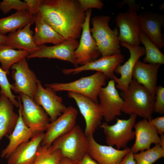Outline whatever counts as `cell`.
Returning <instances> with one entry per match:
<instances>
[{"mask_svg":"<svg viewBox=\"0 0 164 164\" xmlns=\"http://www.w3.org/2000/svg\"><path fill=\"white\" fill-rule=\"evenodd\" d=\"M123 2L127 4L128 8L126 12L119 13L115 18L116 24L119 29V40L130 46H139L140 31L137 12L140 6L133 0Z\"/></svg>","mask_w":164,"mask_h":164,"instance_id":"8992f818","label":"cell"},{"mask_svg":"<svg viewBox=\"0 0 164 164\" xmlns=\"http://www.w3.org/2000/svg\"><path fill=\"white\" fill-rule=\"evenodd\" d=\"M134 128L135 140L130 148L135 153L150 148L152 144H159L160 137L155 127L149 120L143 118L136 123Z\"/></svg>","mask_w":164,"mask_h":164,"instance_id":"ffe728a7","label":"cell"},{"mask_svg":"<svg viewBox=\"0 0 164 164\" xmlns=\"http://www.w3.org/2000/svg\"><path fill=\"white\" fill-rule=\"evenodd\" d=\"M140 31L159 49L164 46L162 28L164 23V15L146 12L138 15Z\"/></svg>","mask_w":164,"mask_h":164,"instance_id":"d6986e66","label":"cell"},{"mask_svg":"<svg viewBox=\"0 0 164 164\" xmlns=\"http://www.w3.org/2000/svg\"><path fill=\"white\" fill-rule=\"evenodd\" d=\"M92 12V9H90L85 12L86 19L83 26L79 45L73 53L76 67L78 65H84L101 56L90 32V22Z\"/></svg>","mask_w":164,"mask_h":164,"instance_id":"9c48e42d","label":"cell"},{"mask_svg":"<svg viewBox=\"0 0 164 164\" xmlns=\"http://www.w3.org/2000/svg\"><path fill=\"white\" fill-rule=\"evenodd\" d=\"M7 75L6 72L0 67V94H4L11 101L14 106L19 108V102L16 100V97L12 92L13 85L9 83Z\"/></svg>","mask_w":164,"mask_h":164,"instance_id":"1f68e13d","label":"cell"},{"mask_svg":"<svg viewBox=\"0 0 164 164\" xmlns=\"http://www.w3.org/2000/svg\"><path fill=\"white\" fill-rule=\"evenodd\" d=\"M140 43L144 46L145 56L143 62L145 63L163 64L164 55L157 46L143 33L140 31L139 35Z\"/></svg>","mask_w":164,"mask_h":164,"instance_id":"f1b7e54d","label":"cell"},{"mask_svg":"<svg viewBox=\"0 0 164 164\" xmlns=\"http://www.w3.org/2000/svg\"><path fill=\"white\" fill-rule=\"evenodd\" d=\"M135 164H153L164 157V150L159 144H156L152 148L133 153Z\"/></svg>","mask_w":164,"mask_h":164,"instance_id":"f546056e","label":"cell"},{"mask_svg":"<svg viewBox=\"0 0 164 164\" xmlns=\"http://www.w3.org/2000/svg\"><path fill=\"white\" fill-rule=\"evenodd\" d=\"M120 46L127 48L129 51L130 56L125 63L118 65L114 72L120 75L119 78L116 77L114 80L117 83L116 87L122 92L125 91L132 82V72L136 62L139 58L145 54L144 47L129 45L124 42H120Z\"/></svg>","mask_w":164,"mask_h":164,"instance_id":"e0dca14e","label":"cell"},{"mask_svg":"<svg viewBox=\"0 0 164 164\" xmlns=\"http://www.w3.org/2000/svg\"><path fill=\"white\" fill-rule=\"evenodd\" d=\"M42 0H25L28 9V11L34 16L39 12L40 6Z\"/></svg>","mask_w":164,"mask_h":164,"instance_id":"d590c367","label":"cell"},{"mask_svg":"<svg viewBox=\"0 0 164 164\" xmlns=\"http://www.w3.org/2000/svg\"><path fill=\"white\" fill-rule=\"evenodd\" d=\"M59 164H77L76 162L72 161L67 158L62 157Z\"/></svg>","mask_w":164,"mask_h":164,"instance_id":"ab89813d","label":"cell"},{"mask_svg":"<svg viewBox=\"0 0 164 164\" xmlns=\"http://www.w3.org/2000/svg\"><path fill=\"white\" fill-rule=\"evenodd\" d=\"M161 65L158 64L145 63L138 60L133 69L132 79L155 96L158 73Z\"/></svg>","mask_w":164,"mask_h":164,"instance_id":"7402d4cb","label":"cell"},{"mask_svg":"<svg viewBox=\"0 0 164 164\" xmlns=\"http://www.w3.org/2000/svg\"><path fill=\"white\" fill-rule=\"evenodd\" d=\"M163 4H162V5H160V6H159V9H162V10L164 8H163V7H164V6L163 5Z\"/></svg>","mask_w":164,"mask_h":164,"instance_id":"7bdbcfd3","label":"cell"},{"mask_svg":"<svg viewBox=\"0 0 164 164\" xmlns=\"http://www.w3.org/2000/svg\"><path fill=\"white\" fill-rule=\"evenodd\" d=\"M108 15H97L91 19L92 28L90 29L101 56L121 53L120 42L117 27L113 29L109 26L111 19Z\"/></svg>","mask_w":164,"mask_h":164,"instance_id":"3957f363","label":"cell"},{"mask_svg":"<svg viewBox=\"0 0 164 164\" xmlns=\"http://www.w3.org/2000/svg\"><path fill=\"white\" fill-rule=\"evenodd\" d=\"M149 121L155 127L158 134H164V116L152 118Z\"/></svg>","mask_w":164,"mask_h":164,"instance_id":"8d00e7d4","label":"cell"},{"mask_svg":"<svg viewBox=\"0 0 164 164\" xmlns=\"http://www.w3.org/2000/svg\"><path fill=\"white\" fill-rule=\"evenodd\" d=\"M34 16L28 10L16 11L11 15L0 19V34L4 35L24 27L33 21Z\"/></svg>","mask_w":164,"mask_h":164,"instance_id":"4316f807","label":"cell"},{"mask_svg":"<svg viewBox=\"0 0 164 164\" xmlns=\"http://www.w3.org/2000/svg\"><path fill=\"white\" fill-rule=\"evenodd\" d=\"M154 111L162 115L164 113V87L157 86L154 104Z\"/></svg>","mask_w":164,"mask_h":164,"instance_id":"836d02e7","label":"cell"},{"mask_svg":"<svg viewBox=\"0 0 164 164\" xmlns=\"http://www.w3.org/2000/svg\"><path fill=\"white\" fill-rule=\"evenodd\" d=\"M53 151H60L63 157L76 162L88 153V141L79 125L67 133L58 138L50 146Z\"/></svg>","mask_w":164,"mask_h":164,"instance_id":"277c9868","label":"cell"},{"mask_svg":"<svg viewBox=\"0 0 164 164\" xmlns=\"http://www.w3.org/2000/svg\"><path fill=\"white\" fill-rule=\"evenodd\" d=\"M87 137L88 153L98 164H119L131 151L130 148L127 147L121 150L111 146L101 145L95 141L93 135Z\"/></svg>","mask_w":164,"mask_h":164,"instance_id":"ac0fdd59","label":"cell"},{"mask_svg":"<svg viewBox=\"0 0 164 164\" xmlns=\"http://www.w3.org/2000/svg\"><path fill=\"white\" fill-rule=\"evenodd\" d=\"M39 13L65 40L80 37L86 13L78 0H42Z\"/></svg>","mask_w":164,"mask_h":164,"instance_id":"6da1fadb","label":"cell"},{"mask_svg":"<svg viewBox=\"0 0 164 164\" xmlns=\"http://www.w3.org/2000/svg\"><path fill=\"white\" fill-rule=\"evenodd\" d=\"M33 21L35 27L33 38L37 46L46 43L57 45L66 40L46 22L39 13L34 16Z\"/></svg>","mask_w":164,"mask_h":164,"instance_id":"d4e9b609","label":"cell"},{"mask_svg":"<svg viewBox=\"0 0 164 164\" xmlns=\"http://www.w3.org/2000/svg\"><path fill=\"white\" fill-rule=\"evenodd\" d=\"M124 56L121 54L101 56L100 58L80 67L72 69H64L62 73L65 75L75 74L83 71L95 70L102 73L107 78L114 80L116 67L121 64Z\"/></svg>","mask_w":164,"mask_h":164,"instance_id":"5bb4252c","label":"cell"},{"mask_svg":"<svg viewBox=\"0 0 164 164\" xmlns=\"http://www.w3.org/2000/svg\"><path fill=\"white\" fill-rule=\"evenodd\" d=\"M29 54L26 51L15 50L5 43L0 44V62L1 68L7 75L10 73L9 70L14 64L18 62Z\"/></svg>","mask_w":164,"mask_h":164,"instance_id":"83f0119b","label":"cell"},{"mask_svg":"<svg viewBox=\"0 0 164 164\" xmlns=\"http://www.w3.org/2000/svg\"><path fill=\"white\" fill-rule=\"evenodd\" d=\"M77 110L70 106L56 119L49 124L41 142L42 146H50L58 138L67 133L75 126Z\"/></svg>","mask_w":164,"mask_h":164,"instance_id":"8fae6325","label":"cell"},{"mask_svg":"<svg viewBox=\"0 0 164 164\" xmlns=\"http://www.w3.org/2000/svg\"><path fill=\"white\" fill-rule=\"evenodd\" d=\"M18 97L25 124L35 133L46 131L50 121L43 109L26 95L20 94Z\"/></svg>","mask_w":164,"mask_h":164,"instance_id":"ba28073f","label":"cell"},{"mask_svg":"<svg viewBox=\"0 0 164 164\" xmlns=\"http://www.w3.org/2000/svg\"><path fill=\"white\" fill-rule=\"evenodd\" d=\"M76 162L77 164H98L88 153L85 154L80 160Z\"/></svg>","mask_w":164,"mask_h":164,"instance_id":"74e56055","label":"cell"},{"mask_svg":"<svg viewBox=\"0 0 164 164\" xmlns=\"http://www.w3.org/2000/svg\"><path fill=\"white\" fill-rule=\"evenodd\" d=\"M133 154V153L131 151L124 157L119 164H135Z\"/></svg>","mask_w":164,"mask_h":164,"instance_id":"f35d334b","label":"cell"},{"mask_svg":"<svg viewBox=\"0 0 164 164\" xmlns=\"http://www.w3.org/2000/svg\"><path fill=\"white\" fill-rule=\"evenodd\" d=\"M120 96L124 101L121 112L135 114L149 121L152 118L155 96L143 86L133 80Z\"/></svg>","mask_w":164,"mask_h":164,"instance_id":"7a4b0ae2","label":"cell"},{"mask_svg":"<svg viewBox=\"0 0 164 164\" xmlns=\"http://www.w3.org/2000/svg\"><path fill=\"white\" fill-rule=\"evenodd\" d=\"M44 134L36 132L30 140L20 145L7 159V164H34Z\"/></svg>","mask_w":164,"mask_h":164,"instance_id":"44dd1931","label":"cell"},{"mask_svg":"<svg viewBox=\"0 0 164 164\" xmlns=\"http://www.w3.org/2000/svg\"><path fill=\"white\" fill-rule=\"evenodd\" d=\"M7 37V36L0 34V44L5 43Z\"/></svg>","mask_w":164,"mask_h":164,"instance_id":"b9f144b4","label":"cell"},{"mask_svg":"<svg viewBox=\"0 0 164 164\" xmlns=\"http://www.w3.org/2000/svg\"><path fill=\"white\" fill-rule=\"evenodd\" d=\"M63 157L61 152L58 150H52L50 147L39 146L37 156L34 164H59Z\"/></svg>","mask_w":164,"mask_h":164,"instance_id":"4dcf8cb0","label":"cell"},{"mask_svg":"<svg viewBox=\"0 0 164 164\" xmlns=\"http://www.w3.org/2000/svg\"><path fill=\"white\" fill-rule=\"evenodd\" d=\"M33 99L43 109L49 116L50 122L56 119L66 108L63 103L62 97L57 95L50 88H44L39 80Z\"/></svg>","mask_w":164,"mask_h":164,"instance_id":"9a60e30c","label":"cell"},{"mask_svg":"<svg viewBox=\"0 0 164 164\" xmlns=\"http://www.w3.org/2000/svg\"><path fill=\"white\" fill-rule=\"evenodd\" d=\"M34 23V21L32 22L23 27L10 33L7 36L5 43L14 49L26 51L29 54L38 51L39 47L34 42L33 32L30 29Z\"/></svg>","mask_w":164,"mask_h":164,"instance_id":"cb8c5ba5","label":"cell"},{"mask_svg":"<svg viewBox=\"0 0 164 164\" xmlns=\"http://www.w3.org/2000/svg\"><path fill=\"white\" fill-rule=\"evenodd\" d=\"M11 68L12 76L14 81L12 90L16 93L26 95L33 99L39 80L29 68L26 58L14 64Z\"/></svg>","mask_w":164,"mask_h":164,"instance_id":"7c38bea8","label":"cell"},{"mask_svg":"<svg viewBox=\"0 0 164 164\" xmlns=\"http://www.w3.org/2000/svg\"><path fill=\"white\" fill-rule=\"evenodd\" d=\"M137 116L132 114L127 119H117L116 123L112 125L105 122L101 124L99 127L103 130L108 145L115 146L118 150L126 148L129 142L135 138L133 128L136 123Z\"/></svg>","mask_w":164,"mask_h":164,"instance_id":"52a82bcc","label":"cell"},{"mask_svg":"<svg viewBox=\"0 0 164 164\" xmlns=\"http://www.w3.org/2000/svg\"><path fill=\"white\" fill-rule=\"evenodd\" d=\"M12 9L16 11L28 10L27 6L24 1L19 0H3L0 3V10L6 14Z\"/></svg>","mask_w":164,"mask_h":164,"instance_id":"d6a6232c","label":"cell"},{"mask_svg":"<svg viewBox=\"0 0 164 164\" xmlns=\"http://www.w3.org/2000/svg\"><path fill=\"white\" fill-rule=\"evenodd\" d=\"M79 42L77 39L66 40L63 43L52 46L45 45L39 46L37 51L29 54L28 59L35 58L56 59L66 61L77 67L73 58V53Z\"/></svg>","mask_w":164,"mask_h":164,"instance_id":"2e32d148","label":"cell"},{"mask_svg":"<svg viewBox=\"0 0 164 164\" xmlns=\"http://www.w3.org/2000/svg\"><path fill=\"white\" fill-rule=\"evenodd\" d=\"M160 141L159 145L164 150V134L160 135Z\"/></svg>","mask_w":164,"mask_h":164,"instance_id":"60d3db41","label":"cell"},{"mask_svg":"<svg viewBox=\"0 0 164 164\" xmlns=\"http://www.w3.org/2000/svg\"><path fill=\"white\" fill-rule=\"evenodd\" d=\"M68 96L76 102L86 123L84 133L88 137L93 135L101 124L103 114L99 103L80 94L69 92Z\"/></svg>","mask_w":164,"mask_h":164,"instance_id":"30bf717a","label":"cell"},{"mask_svg":"<svg viewBox=\"0 0 164 164\" xmlns=\"http://www.w3.org/2000/svg\"><path fill=\"white\" fill-rule=\"evenodd\" d=\"M80 5L84 12L92 9H101L104 4L100 0H78Z\"/></svg>","mask_w":164,"mask_h":164,"instance_id":"e575fe53","label":"cell"},{"mask_svg":"<svg viewBox=\"0 0 164 164\" xmlns=\"http://www.w3.org/2000/svg\"><path fill=\"white\" fill-rule=\"evenodd\" d=\"M19 118L16 125L11 133L7 136L8 145L1 152V158L7 159L9 155L22 143L29 141L36 133L27 126L22 120L21 109L19 105Z\"/></svg>","mask_w":164,"mask_h":164,"instance_id":"603a6c76","label":"cell"},{"mask_svg":"<svg viewBox=\"0 0 164 164\" xmlns=\"http://www.w3.org/2000/svg\"><path fill=\"white\" fill-rule=\"evenodd\" d=\"M106 79L103 73L97 72L91 75L70 82L52 83L45 86L55 92L63 91L73 92L99 103L98 94L100 88L105 84Z\"/></svg>","mask_w":164,"mask_h":164,"instance_id":"5b68a950","label":"cell"},{"mask_svg":"<svg viewBox=\"0 0 164 164\" xmlns=\"http://www.w3.org/2000/svg\"><path fill=\"white\" fill-rule=\"evenodd\" d=\"M115 81L110 80L106 86L102 87L98 94L99 104L106 122L111 121L121 114L124 101L115 86Z\"/></svg>","mask_w":164,"mask_h":164,"instance_id":"4fadbf2b","label":"cell"},{"mask_svg":"<svg viewBox=\"0 0 164 164\" xmlns=\"http://www.w3.org/2000/svg\"><path fill=\"white\" fill-rule=\"evenodd\" d=\"M0 142L5 136L13 131L17 123L19 114L14 110V105L5 95L0 94Z\"/></svg>","mask_w":164,"mask_h":164,"instance_id":"484cf974","label":"cell"}]
</instances>
